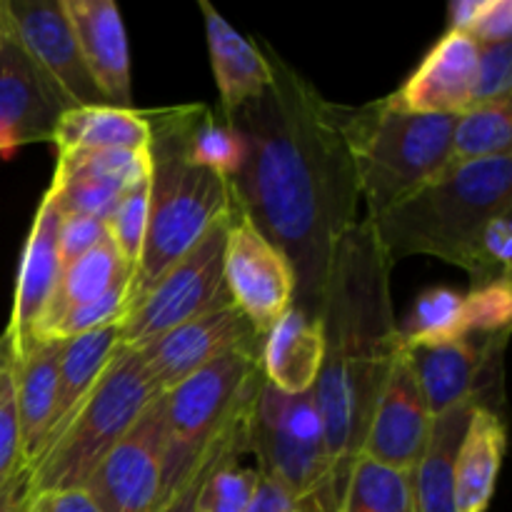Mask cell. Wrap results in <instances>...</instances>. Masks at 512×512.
Instances as JSON below:
<instances>
[{
  "label": "cell",
  "mask_w": 512,
  "mask_h": 512,
  "mask_svg": "<svg viewBox=\"0 0 512 512\" xmlns=\"http://www.w3.org/2000/svg\"><path fill=\"white\" fill-rule=\"evenodd\" d=\"M265 55L270 88L225 115L245 140L230 185L238 208L293 265L295 308L320 318L335 248L358 223V175L335 105L278 53Z\"/></svg>",
  "instance_id": "6da1fadb"
},
{
  "label": "cell",
  "mask_w": 512,
  "mask_h": 512,
  "mask_svg": "<svg viewBox=\"0 0 512 512\" xmlns=\"http://www.w3.org/2000/svg\"><path fill=\"white\" fill-rule=\"evenodd\" d=\"M385 258L370 220L340 238L325 288V355L313 385L333 483L343 498L350 468L363 453L370 418L395 355L405 348L393 318ZM340 508V505H338Z\"/></svg>",
  "instance_id": "7a4b0ae2"
},
{
  "label": "cell",
  "mask_w": 512,
  "mask_h": 512,
  "mask_svg": "<svg viewBox=\"0 0 512 512\" xmlns=\"http://www.w3.org/2000/svg\"><path fill=\"white\" fill-rule=\"evenodd\" d=\"M508 210H512V155H498L453 163L370 223L390 265L405 255H433L475 278L480 233L490 218Z\"/></svg>",
  "instance_id": "3957f363"
},
{
  "label": "cell",
  "mask_w": 512,
  "mask_h": 512,
  "mask_svg": "<svg viewBox=\"0 0 512 512\" xmlns=\"http://www.w3.org/2000/svg\"><path fill=\"white\" fill-rule=\"evenodd\" d=\"M145 113L150 123L148 225L143 253L128 283V308L235 210L230 180L185 160L165 110Z\"/></svg>",
  "instance_id": "277c9868"
},
{
  "label": "cell",
  "mask_w": 512,
  "mask_h": 512,
  "mask_svg": "<svg viewBox=\"0 0 512 512\" xmlns=\"http://www.w3.org/2000/svg\"><path fill=\"white\" fill-rule=\"evenodd\" d=\"M335 113L358 175L360 200L368 203V220H378L453 165L455 115L403 113L385 98L365 108L335 105Z\"/></svg>",
  "instance_id": "5b68a950"
},
{
  "label": "cell",
  "mask_w": 512,
  "mask_h": 512,
  "mask_svg": "<svg viewBox=\"0 0 512 512\" xmlns=\"http://www.w3.org/2000/svg\"><path fill=\"white\" fill-rule=\"evenodd\" d=\"M260 345L263 338L238 345L160 395L165 450L158 505L195 473L210 443L258 400L265 383Z\"/></svg>",
  "instance_id": "8992f818"
},
{
  "label": "cell",
  "mask_w": 512,
  "mask_h": 512,
  "mask_svg": "<svg viewBox=\"0 0 512 512\" xmlns=\"http://www.w3.org/2000/svg\"><path fill=\"white\" fill-rule=\"evenodd\" d=\"M158 398L138 350L120 345L63 433L30 465L33 495L85 488L100 460Z\"/></svg>",
  "instance_id": "52a82bcc"
},
{
  "label": "cell",
  "mask_w": 512,
  "mask_h": 512,
  "mask_svg": "<svg viewBox=\"0 0 512 512\" xmlns=\"http://www.w3.org/2000/svg\"><path fill=\"white\" fill-rule=\"evenodd\" d=\"M250 453L258 458V473L283 488L300 510L338 512L313 390L288 395L263 383L250 423Z\"/></svg>",
  "instance_id": "ba28073f"
},
{
  "label": "cell",
  "mask_w": 512,
  "mask_h": 512,
  "mask_svg": "<svg viewBox=\"0 0 512 512\" xmlns=\"http://www.w3.org/2000/svg\"><path fill=\"white\" fill-rule=\"evenodd\" d=\"M233 213L218 220L210 233L148 290L143 300L125 310L120 320V345L140 350L178 325L230 303L223 278V253Z\"/></svg>",
  "instance_id": "9c48e42d"
},
{
  "label": "cell",
  "mask_w": 512,
  "mask_h": 512,
  "mask_svg": "<svg viewBox=\"0 0 512 512\" xmlns=\"http://www.w3.org/2000/svg\"><path fill=\"white\" fill-rule=\"evenodd\" d=\"M223 278L230 303L263 335L295 303L293 265L238 203L225 233Z\"/></svg>",
  "instance_id": "30bf717a"
},
{
  "label": "cell",
  "mask_w": 512,
  "mask_h": 512,
  "mask_svg": "<svg viewBox=\"0 0 512 512\" xmlns=\"http://www.w3.org/2000/svg\"><path fill=\"white\" fill-rule=\"evenodd\" d=\"M68 108L73 103L30 58L0 0V155L10 158L23 145L53 140Z\"/></svg>",
  "instance_id": "8fae6325"
},
{
  "label": "cell",
  "mask_w": 512,
  "mask_h": 512,
  "mask_svg": "<svg viewBox=\"0 0 512 512\" xmlns=\"http://www.w3.org/2000/svg\"><path fill=\"white\" fill-rule=\"evenodd\" d=\"M163 450V400L158 398L90 473L85 490L100 512H153L163 483Z\"/></svg>",
  "instance_id": "7c38bea8"
},
{
  "label": "cell",
  "mask_w": 512,
  "mask_h": 512,
  "mask_svg": "<svg viewBox=\"0 0 512 512\" xmlns=\"http://www.w3.org/2000/svg\"><path fill=\"white\" fill-rule=\"evenodd\" d=\"M260 338L263 333H258L255 325L233 303H228L213 313L178 325L138 353L153 380L155 393L165 395L220 355Z\"/></svg>",
  "instance_id": "4fadbf2b"
},
{
  "label": "cell",
  "mask_w": 512,
  "mask_h": 512,
  "mask_svg": "<svg viewBox=\"0 0 512 512\" xmlns=\"http://www.w3.org/2000/svg\"><path fill=\"white\" fill-rule=\"evenodd\" d=\"M430 415L408 348L395 355L370 418L363 453L378 463L413 473L428 443Z\"/></svg>",
  "instance_id": "5bb4252c"
},
{
  "label": "cell",
  "mask_w": 512,
  "mask_h": 512,
  "mask_svg": "<svg viewBox=\"0 0 512 512\" xmlns=\"http://www.w3.org/2000/svg\"><path fill=\"white\" fill-rule=\"evenodd\" d=\"M5 5L23 48L63 90L73 108L108 105L85 70L63 0H5Z\"/></svg>",
  "instance_id": "9a60e30c"
},
{
  "label": "cell",
  "mask_w": 512,
  "mask_h": 512,
  "mask_svg": "<svg viewBox=\"0 0 512 512\" xmlns=\"http://www.w3.org/2000/svg\"><path fill=\"white\" fill-rule=\"evenodd\" d=\"M475 70L478 43L468 33H445L385 103L403 113L458 115L473 105Z\"/></svg>",
  "instance_id": "2e32d148"
},
{
  "label": "cell",
  "mask_w": 512,
  "mask_h": 512,
  "mask_svg": "<svg viewBox=\"0 0 512 512\" xmlns=\"http://www.w3.org/2000/svg\"><path fill=\"white\" fill-rule=\"evenodd\" d=\"M60 220H63V213L45 193L38 205V213H35L28 243H25L18 285H15L13 313H10V323L5 328L13 358L23 355L35 343V328H38L40 318L53 298L55 285H58L60 270H63L58 253Z\"/></svg>",
  "instance_id": "e0dca14e"
},
{
  "label": "cell",
  "mask_w": 512,
  "mask_h": 512,
  "mask_svg": "<svg viewBox=\"0 0 512 512\" xmlns=\"http://www.w3.org/2000/svg\"><path fill=\"white\" fill-rule=\"evenodd\" d=\"M80 58L95 88L113 108H130V53L113 0H63Z\"/></svg>",
  "instance_id": "ac0fdd59"
},
{
  "label": "cell",
  "mask_w": 512,
  "mask_h": 512,
  "mask_svg": "<svg viewBox=\"0 0 512 512\" xmlns=\"http://www.w3.org/2000/svg\"><path fill=\"white\" fill-rule=\"evenodd\" d=\"M325 355L323 318L288 308L263 335L260 370L265 383L288 395L310 393Z\"/></svg>",
  "instance_id": "d6986e66"
},
{
  "label": "cell",
  "mask_w": 512,
  "mask_h": 512,
  "mask_svg": "<svg viewBox=\"0 0 512 512\" xmlns=\"http://www.w3.org/2000/svg\"><path fill=\"white\" fill-rule=\"evenodd\" d=\"M493 343L478 345L468 338L428 348H410L420 390L430 415L453 410L455 405H480V380L488 370Z\"/></svg>",
  "instance_id": "ffe728a7"
},
{
  "label": "cell",
  "mask_w": 512,
  "mask_h": 512,
  "mask_svg": "<svg viewBox=\"0 0 512 512\" xmlns=\"http://www.w3.org/2000/svg\"><path fill=\"white\" fill-rule=\"evenodd\" d=\"M200 10L205 18L210 63L220 90L223 115H230L258 100L270 88L273 73H270L268 55L243 38L233 25H228V20L208 0H200Z\"/></svg>",
  "instance_id": "44dd1931"
},
{
  "label": "cell",
  "mask_w": 512,
  "mask_h": 512,
  "mask_svg": "<svg viewBox=\"0 0 512 512\" xmlns=\"http://www.w3.org/2000/svg\"><path fill=\"white\" fill-rule=\"evenodd\" d=\"M65 340H35L23 355L13 358L15 410H18L20 448L25 465H33L45 448L58 385V363Z\"/></svg>",
  "instance_id": "7402d4cb"
},
{
  "label": "cell",
  "mask_w": 512,
  "mask_h": 512,
  "mask_svg": "<svg viewBox=\"0 0 512 512\" xmlns=\"http://www.w3.org/2000/svg\"><path fill=\"white\" fill-rule=\"evenodd\" d=\"M505 423L493 408L475 405L455 460V512H485L505 458Z\"/></svg>",
  "instance_id": "603a6c76"
},
{
  "label": "cell",
  "mask_w": 512,
  "mask_h": 512,
  "mask_svg": "<svg viewBox=\"0 0 512 512\" xmlns=\"http://www.w3.org/2000/svg\"><path fill=\"white\" fill-rule=\"evenodd\" d=\"M475 405H455L430 423L428 443L413 470L418 512H455V460Z\"/></svg>",
  "instance_id": "cb8c5ba5"
},
{
  "label": "cell",
  "mask_w": 512,
  "mask_h": 512,
  "mask_svg": "<svg viewBox=\"0 0 512 512\" xmlns=\"http://www.w3.org/2000/svg\"><path fill=\"white\" fill-rule=\"evenodd\" d=\"M120 348V325L93 330V333L78 335L63 343L58 363V385H55V405L50 418V433L45 448L63 433L65 423L75 413L80 403L88 398L93 385L113 360L115 350ZM43 448V450H45ZM43 455V453H40Z\"/></svg>",
  "instance_id": "d4e9b609"
},
{
  "label": "cell",
  "mask_w": 512,
  "mask_h": 512,
  "mask_svg": "<svg viewBox=\"0 0 512 512\" xmlns=\"http://www.w3.org/2000/svg\"><path fill=\"white\" fill-rule=\"evenodd\" d=\"M58 153L63 150H145L150 123L145 110L113 105H80L60 115L53 130Z\"/></svg>",
  "instance_id": "484cf974"
},
{
  "label": "cell",
  "mask_w": 512,
  "mask_h": 512,
  "mask_svg": "<svg viewBox=\"0 0 512 512\" xmlns=\"http://www.w3.org/2000/svg\"><path fill=\"white\" fill-rule=\"evenodd\" d=\"M130 275H133V268L120 258L118 248H115L110 238H105L98 248L85 253L83 258H78L75 263L65 265V268L60 270L53 298H50L48 308H45L38 328H35V340L45 338V333H48L68 310L103 298V295L110 293L115 285L128 283Z\"/></svg>",
  "instance_id": "4316f807"
},
{
  "label": "cell",
  "mask_w": 512,
  "mask_h": 512,
  "mask_svg": "<svg viewBox=\"0 0 512 512\" xmlns=\"http://www.w3.org/2000/svg\"><path fill=\"white\" fill-rule=\"evenodd\" d=\"M338 512H418L413 473L358 455Z\"/></svg>",
  "instance_id": "83f0119b"
},
{
  "label": "cell",
  "mask_w": 512,
  "mask_h": 512,
  "mask_svg": "<svg viewBox=\"0 0 512 512\" xmlns=\"http://www.w3.org/2000/svg\"><path fill=\"white\" fill-rule=\"evenodd\" d=\"M400 330L405 348L453 343L468 338L465 325V295L453 288H428L415 298L413 310Z\"/></svg>",
  "instance_id": "f1b7e54d"
},
{
  "label": "cell",
  "mask_w": 512,
  "mask_h": 512,
  "mask_svg": "<svg viewBox=\"0 0 512 512\" xmlns=\"http://www.w3.org/2000/svg\"><path fill=\"white\" fill-rule=\"evenodd\" d=\"M510 100L490 105H470L455 115L453 163L512 155V110Z\"/></svg>",
  "instance_id": "f546056e"
},
{
  "label": "cell",
  "mask_w": 512,
  "mask_h": 512,
  "mask_svg": "<svg viewBox=\"0 0 512 512\" xmlns=\"http://www.w3.org/2000/svg\"><path fill=\"white\" fill-rule=\"evenodd\" d=\"M253 410L255 403L250 405L248 410H243V413H240L238 418L210 443L208 453L203 455V460H200V465L195 468V473L153 512H198L200 488H203L210 470H215L220 463H225V460H235L240 458V455L250 453V423H253Z\"/></svg>",
  "instance_id": "4dcf8cb0"
},
{
  "label": "cell",
  "mask_w": 512,
  "mask_h": 512,
  "mask_svg": "<svg viewBox=\"0 0 512 512\" xmlns=\"http://www.w3.org/2000/svg\"><path fill=\"white\" fill-rule=\"evenodd\" d=\"M128 188L98 175L83 173H53L48 195L63 215H88V218L108 220L118 208L120 198Z\"/></svg>",
  "instance_id": "1f68e13d"
},
{
  "label": "cell",
  "mask_w": 512,
  "mask_h": 512,
  "mask_svg": "<svg viewBox=\"0 0 512 512\" xmlns=\"http://www.w3.org/2000/svg\"><path fill=\"white\" fill-rule=\"evenodd\" d=\"M263 475L253 468H243L235 460H225L210 470L200 488L198 512H248Z\"/></svg>",
  "instance_id": "d6a6232c"
},
{
  "label": "cell",
  "mask_w": 512,
  "mask_h": 512,
  "mask_svg": "<svg viewBox=\"0 0 512 512\" xmlns=\"http://www.w3.org/2000/svg\"><path fill=\"white\" fill-rule=\"evenodd\" d=\"M148 193L150 178L145 183L135 185L120 198L118 208L113 210L105 225H108V238L118 248L120 258L135 270L140 253H143L145 225H148Z\"/></svg>",
  "instance_id": "836d02e7"
},
{
  "label": "cell",
  "mask_w": 512,
  "mask_h": 512,
  "mask_svg": "<svg viewBox=\"0 0 512 512\" xmlns=\"http://www.w3.org/2000/svg\"><path fill=\"white\" fill-rule=\"evenodd\" d=\"M130 283V280H128ZM128 283L115 285L110 293H105L103 298L93 300V303L78 305V308L68 310L53 328L45 333V338L40 340H70L78 338V335L93 333V330L108 328V325H120L123 320L125 308H128Z\"/></svg>",
  "instance_id": "e575fe53"
},
{
  "label": "cell",
  "mask_w": 512,
  "mask_h": 512,
  "mask_svg": "<svg viewBox=\"0 0 512 512\" xmlns=\"http://www.w3.org/2000/svg\"><path fill=\"white\" fill-rule=\"evenodd\" d=\"M512 320V288L510 280L473 288L465 295V325L468 333H505Z\"/></svg>",
  "instance_id": "d590c367"
},
{
  "label": "cell",
  "mask_w": 512,
  "mask_h": 512,
  "mask_svg": "<svg viewBox=\"0 0 512 512\" xmlns=\"http://www.w3.org/2000/svg\"><path fill=\"white\" fill-rule=\"evenodd\" d=\"M512 90V40L495 45H478L473 105L503 103Z\"/></svg>",
  "instance_id": "8d00e7d4"
},
{
  "label": "cell",
  "mask_w": 512,
  "mask_h": 512,
  "mask_svg": "<svg viewBox=\"0 0 512 512\" xmlns=\"http://www.w3.org/2000/svg\"><path fill=\"white\" fill-rule=\"evenodd\" d=\"M25 465L23 448H20L18 410H15L13 373L0 378V488Z\"/></svg>",
  "instance_id": "74e56055"
},
{
  "label": "cell",
  "mask_w": 512,
  "mask_h": 512,
  "mask_svg": "<svg viewBox=\"0 0 512 512\" xmlns=\"http://www.w3.org/2000/svg\"><path fill=\"white\" fill-rule=\"evenodd\" d=\"M108 238V225L88 215H63L58 230L60 265H70Z\"/></svg>",
  "instance_id": "f35d334b"
},
{
  "label": "cell",
  "mask_w": 512,
  "mask_h": 512,
  "mask_svg": "<svg viewBox=\"0 0 512 512\" xmlns=\"http://www.w3.org/2000/svg\"><path fill=\"white\" fill-rule=\"evenodd\" d=\"M468 35L478 45L508 43L512 35V3L510 0H483V8L475 15Z\"/></svg>",
  "instance_id": "ab89813d"
},
{
  "label": "cell",
  "mask_w": 512,
  "mask_h": 512,
  "mask_svg": "<svg viewBox=\"0 0 512 512\" xmlns=\"http://www.w3.org/2000/svg\"><path fill=\"white\" fill-rule=\"evenodd\" d=\"M30 512H100L95 500L85 488L53 490V493L33 495Z\"/></svg>",
  "instance_id": "60d3db41"
},
{
  "label": "cell",
  "mask_w": 512,
  "mask_h": 512,
  "mask_svg": "<svg viewBox=\"0 0 512 512\" xmlns=\"http://www.w3.org/2000/svg\"><path fill=\"white\" fill-rule=\"evenodd\" d=\"M30 503H33V480H30V465H23L0 488V512H30Z\"/></svg>",
  "instance_id": "b9f144b4"
},
{
  "label": "cell",
  "mask_w": 512,
  "mask_h": 512,
  "mask_svg": "<svg viewBox=\"0 0 512 512\" xmlns=\"http://www.w3.org/2000/svg\"><path fill=\"white\" fill-rule=\"evenodd\" d=\"M248 512H303L295 505V500L285 493L283 488L273 483V480H260V488L255 493L253 503Z\"/></svg>",
  "instance_id": "7bdbcfd3"
},
{
  "label": "cell",
  "mask_w": 512,
  "mask_h": 512,
  "mask_svg": "<svg viewBox=\"0 0 512 512\" xmlns=\"http://www.w3.org/2000/svg\"><path fill=\"white\" fill-rule=\"evenodd\" d=\"M483 0H455L448 8V33H468Z\"/></svg>",
  "instance_id": "ee69618b"
},
{
  "label": "cell",
  "mask_w": 512,
  "mask_h": 512,
  "mask_svg": "<svg viewBox=\"0 0 512 512\" xmlns=\"http://www.w3.org/2000/svg\"><path fill=\"white\" fill-rule=\"evenodd\" d=\"M13 365V348H10L8 335H0V378L8 373V368Z\"/></svg>",
  "instance_id": "f6af8a7d"
}]
</instances>
